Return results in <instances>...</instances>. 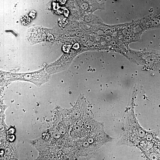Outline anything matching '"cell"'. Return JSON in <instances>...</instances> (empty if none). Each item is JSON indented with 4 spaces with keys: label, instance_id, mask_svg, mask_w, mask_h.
Segmentation results:
<instances>
[{
    "label": "cell",
    "instance_id": "obj_2",
    "mask_svg": "<svg viewBox=\"0 0 160 160\" xmlns=\"http://www.w3.org/2000/svg\"><path fill=\"white\" fill-rule=\"evenodd\" d=\"M7 138L9 141L12 142L14 140L15 137V136L13 134H9L7 136Z\"/></svg>",
    "mask_w": 160,
    "mask_h": 160
},
{
    "label": "cell",
    "instance_id": "obj_5",
    "mask_svg": "<svg viewBox=\"0 0 160 160\" xmlns=\"http://www.w3.org/2000/svg\"><path fill=\"white\" fill-rule=\"evenodd\" d=\"M12 160H19L17 158H15V159H12Z\"/></svg>",
    "mask_w": 160,
    "mask_h": 160
},
{
    "label": "cell",
    "instance_id": "obj_4",
    "mask_svg": "<svg viewBox=\"0 0 160 160\" xmlns=\"http://www.w3.org/2000/svg\"><path fill=\"white\" fill-rule=\"evenodd\" d=\"M49 134L47 133H44V134L43 135V138L45 140L48 139L49 138Z\"/></svg>",
    "mask_w": 160,
    "mask_h": 160
},
{
    "label": "cell",
    "instance_id": "obj_3",
    "mask_svg": "<svg viewBox=\"0 0 160 160\" xmlns=\"http://www.w3.org/2000/svg\"><path fill=\"white\" fill-rule=\"evenodd\" d=\"M15 129L13 128H11L9 129L8 130V133L9 134H13L15 132Z\"/></svg>",
    "mask_w": 160,
    "mask_h": 160
},
{
    "label": "cell",
    "instance_id": "obj_1",
    "mask_svg": "<svg viewBox=\"0 0 160 160\" xmlns=\"http://www.w3.org/2000/svg\"><path fill=\"white\" fill-rule=\"evenodd\" d=\"M129 52L137 57V59L143 62L149 63L153 62L154 65H160V52L154 50L145 49L142 51H137L128 49Z\"/></svg>",
    "mask_w": 160,
    "mask_h": 160
}]
</instances>
